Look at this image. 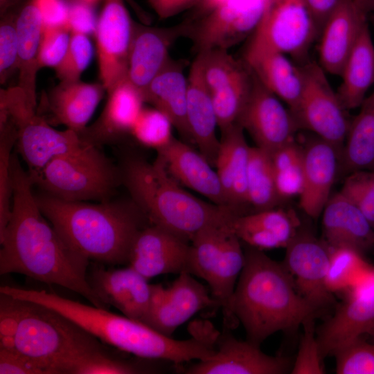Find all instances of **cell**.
<instances>
[{"label":"cell","instance_id":"cell-5","mask_svg":"<svg viewBox=\"0 0 374 374\" xmlns=\"http://www.w3.org/2000/svg\"><path fill=\"white\" fill-rule=\"evenodd\" d=\"M119 168L122 184L150 223L189 242L202 229L239 215L187 192L157 159L151 163L139 156H128Z\"/></svg>","mask_w":374,"mask_h":374},{"label":"cell","instance_id":"cell-12","mask_svg":"<svg viewBox=\"0 0 374 374\" xmlns=\"http://www.w3.org/2000/svg\"><path fill=\"white\" fill-rule=\"evenodd\" d=\"M267 0H222L190 19V37L198 53L228 50L254 31Z\"/></svg>","mask_w":374,"mask_h":374},{"label":"cell","instance_id":"cell-56","mask_svg":"<svg viewBox=\"0 0 374 374\" xmlns=\"http://www.w3.org/2000/svg\"><path fill=\"white\" fill-rule=\"evenodd\" d=\"M364 6L367 13L374 12V0H364Z\"/></svg>","mask_w":374,"mask_h":374},{"label":"cell","instance_id":"cell-2","mask_svg":"<svg viewBox=\"0 0 374 374\" xmlns=\"http://www.w3.org/2000/svg\"><path fill=\"white\" fill-rule=\"evenodd\" d=\"M244 256L231 308L248 341L260 346L278 331L294 330L314 319L320 310L299 293L283 264L250 246Z\"/></svg>","mask_w":374,"mask_h":374},{"label":"cell","instance_id":"cell-44","mask_svg":"<svg viewBox=\"0 0 374 374\" xmlns=\"http://www.w3.org/2000/svg\"><path fill=\"white\" fill-rule=\"evenodd\" d=\"M88 35L71 32L68 49L61 62L54 68L60 82L80 80V75L89 64L93 47Z\"/></svg>","mask_w":374,"mask_h":374},{"label":"cell","instance_id":"cell-15","mask_svg":"<svg viewBox=\"0 0 374 374\" xmlns=\"http://www.w3.org/2000/svg\"><path fill=\"white\" fill-rule=\"evenodd\" d=\"M237 123L250 134L256 147L270 154L294 141L299 129L290 110L253 74L249 98Z\"/></svg>","mask_w":374,"mask_h":374},{"label":"cell","instance_id":"cell-14","mask_svg":"<svg viewBox=\"0 0 374 374\" xmlns=\"http://www.w3.org/2000/svg\"><path fill=\"white\" fill-rule=\"evenodd\" d=\"M211 306L219 305L206 286L183 271L169 287L153 285L150 307L141 322L171 337L195 314Z\"/></svg>","mask_w":374,"mask_h":374},{"label":"cell","instance_id":"cell-34","mask_svg":"<svg viewBox=\"0 0 374 374\" xmlns=\"http://www.w3.org/2000/svg\"><path fill=\"white\" fill-rule=\"evenodd\" d=\"M16 26L19 41L17 86L37 105L36 79L39 70L38 53L44 23L35 0H30L20 10L17 15Z\"/></svg>","mask_w":374,"mask_h":374},{"label":"cell","instance_id":"cell-48","mask_svg":"<svg viewBox=\"0 0 374 374\" xmlns=\"http://www.w3.org/2000/svg\"><path fill=\"white\" fill-rule=\"evenodd\" d=\"M0 25V80L4 83L17 71L19 41L17 15H3Z\"/></svg>","mask_w":374,"mask_h":374},{"label":"cell","instance_id":"cell-28","mask_svg":"<svg viewBox=\"0 0 374 374\" xmlns=\"http://www.w3.org/2000/svg\"><path fill=\"white\" fill-rule=\"evenodd\" d=\"M321 215L323 242L329 248L349 247L363 253L374 246V228L340 192L330 196Z\"/></svg>","mask_w":374,"mask_h":374},{"label":"cell","instance_id":"cell-13","mask_svg":"<svg viewBox=\"0 0 374 374\" xmlns=\"http://www.w3.org/2000/svg\"><path fill=\"white\" fill-rule=\"evenodd\" d=\"M346 292L345 300L319 330L317 339L322 359L374 332V267Z\"/></svg>","mask_w":374,"mask_h":374},{"label":"cell","instance_id":"cell-42","mask_svg":"<svg viewBox=\"0 0 374 374\" xmlns=\"http://www.w3.org/2000/svg\"><path fill=\"white\" fill-rule=\"evenodd\" d=\"M202 59L206 85L213 92L240 74L247 66L233 57L227 50L214 49L198 53Z\"/></svg>","mask_w":374,"mask_h":374},{"label":"cell","instance_id":"cell-29","mask_svg":"<svg viewBox=\"0 0 374 374\" xmlns=\"http://www.w3.org/2000/svg\"><path fill=\"white\" fill-rule=\"evenodd\" d=\"M215 166L229 206L239 215L248 204L247 172L250 146L238 123L221 132Z\"/></svg>","mask_w":374,"mask_h":374},{"label":"cell","instance_id":"cell-39","mask_svg":"<svg viewBox=\"0 0 374 374\" xmlns=\"http://www.w3.org/2000/svg\"><path fill=\"white\" fill-rule=\"evenodd\" d=\"M330 249V262L326 285L331 292L346 291L371 267L362 253L349 247Z\"/></svg>","mask_w":374,"mask_h":374},{"label":"cell","instance_id":"cell-38","mask_svg":"<svg viewBox=\"0 0 374 374\" xmlns=\"http://www.w3.org/2000/svg\"><path fill=\"white\" fill-rule=\"evenodd\" d=\"M253 82L249 67L221 88L211 92L221 132L238 122L247 102Z\"/></svg>","mask_w":374,"mask_h":374},{"label":"cell","instance_id":"cell-36","mask_svg":"<svg viewBox=\"0 0 374 374\" xmlns=\"http://www.w3.org/2000/svg\"><path fill=\"white\" fill-rule=\"evenodd\" d=\"M247 199L254 212L276 208L283 201L277 191L271 154L256 146L250 147Z\"/></svg>","mask_w":374,"mask_h":374},{"label":"cell","instance_id":"cell-26","mask_svg":"<svg viewBox=\"0 0 374 374\" xmlns=\"http://www.w3.org/2000/svg\"><path fill=\"white\" fill-rule=\"evenodd\" d=\"M186 114L192 142L208 161L215 166L220 147L216 134L217 119L199 55L192 63L188 76Z\"/></svg>","mask_w":374,"mask_h":374},{"label":"cell","instance_id":"cell-33","mask_svg":"<svg viewBox=\"0 0 374 374\" xmlns=\"http://www.w3.org/2000/svg\"><path fill=\"white\" fill-rule=\"evenodd\" d=\"M337 91L346 110L359 107L374 84V44L368 22L348 55L341 73Z\"/></svg>","mask_w":374,"mask_h":374},{"label":"cell","instance_id":"cell-25","mask_svg":"<svg viewBox=\"0 0 374 374\" xmlns=\"http://www.w3.org/2000/svg\"><path fill=\"white\" fill-rule=\"evenodd\" d=\"M98 119L80 134L82 140L99 148L130 133L145 100L141 91L127 79L110 92Z\"/></svg>","mask_w":374,"mask_h":374},{"label":"cell","instance_id":"cell-30","mask_svg":"<svg viewBox=\"0 0 374 374\" xmlns=\"http://www.w3.org/2000/svg\"><path fill=\"white\" fill-rule=\"evenodd\" d=\"M232 226L241 242L263 251L286 248L299 232L300 222L294 211L274 208L238 215Z\"/></svg>","mask_w":374,"mask_h":374},{"label":"cell","instance_id":"cell-51","mask_svg":"<svg viewBox=\"0 0 374 374\" xmlns=\"http://www.w3.org/2000/svg\"><path fill=\"white\" fill-rule=\"evenodd\" d=\"M97 23L98 19L90 3L80 1L69 6L67 26L71 32L95 35Z\"/></svg>","mask_w":374,"mask_h":374},{"label":"cell","instance_id":"cell-53","mask_svg":"<svg viewBox=\"0 0 374 374\" xmlns=\"http://www.w3.org/2000/svg\"><path fill=\"white\" fill-rule=\"evenodd\" d=\"M201 0H148V3L162 19L172 17L182 11L197 6Z\"/></svg>","mask_w":374,"mask_h":374},{"label":"cell","instance_id":"cell-55","mask_svg":"<svg viewBox=\"0 0 374 374\" xmlns=\"http://www.w3.org/2000/svg\"><path fill=\"white\" fill-rule=\"evenodd\" d=\"M20 0H0L1 15H5L9 8L18 3Z\"/></svg>","mask_w":374,"mask_h":374},{"label":"cell","instance_id":"cell-23","mask_svg":"<svg viewBox=\"0 0 374 374\" xmlns=\"http://www.w3.org/2000/svg\"><path fill=\"white\" fill-rule=\"evenodd\" d=\"M367 12L357 0H341L320 33L319 64L326 72L340 76L361 30Z\"/></svg>","mask_w":374,"mask_h":374},{"label":"cell","instance_id":"cell-31","mask_svg":"<svg viewBox=\"0 0 374 374\" xmlns=\"http://www.w3.org/2000/svg\"><path fill=\"white\" fill-rule=\"evenodd\" d=\"M105 91L103 84L60 82L48 98L50 118L47 121L51 125H64L80 135L87 127Z\"/></svg>","mask_w":374,"mask_h":374},{"label":"cell","instance_id":"cell-22","mask_svg":"<svg viewBox=\"0 0 374 374\" xmlns=\"http://www.w3.org/2000/svg\"><path fill=\"white\" fill-rule=\"evenodd\" d=\"M157 152V159L177 182L201 194L216 205L231 208L216 170L199 151L191 148L186 141L173 137Z\"/></svg>","mask_w":374,"mask_h":374},{"label":"cell","instance_id":"cell-27","mask_svg":"<svg viewBox=\"0 0 374 374\" xmlns=\"http://www.w3.org/2000/svg\"><path fill=\"white\" fill-rule=\"evenodd\" d=\"M244 59L261 84L285 102L292 112L298 103L303 87L301 65L294 64L278 51L250 44Z\"/></svg>","mask_w":374,"mask_h":374},{"label":"cell","instance_id":"cell-37","mask_svg":"<svg viewBox=\"0 0 374 374\" xmlns=\"http://www.w3.org/2000/svg\"><path fill=\"white\" fill-rule=\"evenodd\" d=\"M271 159L281 199L300 196L304 186L303 147L294 141L273 152Z\"/></svg>","mask_w":374,"mask_h":374},{"label":"cell","instance_id":"cell-32","mask_svg":"<svg viewBox=\"0 0 374 374\" xmlns=\"http://www.w3.org/2000/svg\"><path fill=\"white\" fill-rule=\"evenodd\" d=\"M183 64L170 59L144 90L143 96L145 103L170 118L184 141L192 142L186 114L188 78Z\"/></svg>","mask_w":374,"mask_h":374},{"label":"cell","instance_id":"cell-10","mask_svg":"<svg viewBox=\"0 0 374 374\" xmlns=\"http://www.w3.org/2000/svg\"><path fill=\"white\" fill-rule=\"evenodd\" d=\"M303 87L296 107L291 112L299 129H305L329 142L340 152L350 121L326 71L314 62L301 64Z\"/></svg>","mask_w":374,"mask_h":374},{"label":"cell","instance_id":"cell-57","mask_svg":"<svg viewBox=\"0 0 374 374\" xmlns=\"http://www.w3.org/2000/svg\"><path fill=\"white\" fill-rule=\"evenodd\" d=\"M80 1H84V2L89 3H91V2H93V1H95L96 0H80Z\"/></svg>","mask_w":374,"mask_h":374},{"label":"cell","instance_id":"cell-18","mask_svg":"<svg viewBox=\"0 0 374 374\" xmlns=\"http://www.w3.org/2000/svg\"><path fill=\"white\" fill-rule=\"evenodd\" d=\"M191 30L190 20L165 28L150 27L134 22L126 79L143 94L171 59L169 53L172 44L183 36L190 37Z\"/></svg>","mask_w":374,"mask_h":374},{"label":"cell","instance_id":"cell-59","mask_svg":"<svg viewBox=\"0 0 374 374\" xmlns=\"http://www.w3.org/2000/svg\"><path fill=\"white\" fill-rule=\"evenodd\" d=\"M373 334H374V332H373Z\"/></svg>","mask_w":374,"mask_h":374},{"label":"cell","instance_id":"cell-50","mask_svg":"<svg viewBox=\"0 0 374 374\" xmlns=\"http://www.w3.org/2000/svg\"><path fill=\"white\" fill-rule=\"evenodd\" d=\"M0 374H52L44 364L23 355L0 348Z\"/></svg>","mask_w":374,"mask_h":374},{"label":"cell","instance_id":"cell-58","mask_svg":"<svg viewBox=\"0 0 374 374\" xmlns=\"http://www.w3.org/2000/svg\"><path fill=\"white\" fill-rule=\"evenodd\" d=\"M362 6L363 8H364V0H357ZM365 9V8H364Z\"/></svg>","mask_w":374,"mask_h":374},{"label":"cell","instance_id":"cell-17","mask_svg":"<svg viewBox=\"0 0 374 374\" xmlns=\"http://www.w3.org/2000/svg\"><path fill=\"white\" fill-rule=\"evenodd\" d=\"M283 263L299 293L320 310L335 302L326 285L330 249L323 242L305 231L297 233L287 246Z\"/></svg>","mask_w":374,"mask_h":374},{"label":"cell","instance_id":"cell-3","mask_svg":"<svg viewBox=\"0 0 374 374\" xmlns=\"http://www.w3.org/2000/svg\"><path fill=\"white\" fill-rule=\"evenodd\" d=\"M35 197L41 211L64 240L96 262L128 265L136 235L150 224L132 199L90 203L63 200L46 193Z\"/></svg>","mask_w":374,"mask_h":374},{"label":"cell","instance_id":"cell-21","mask_svg":"<svg viewBox=\"0 0 374 374\" xmlns=\"http://www.w3.org/2000/svg\"><path fill=\"white\" fill-rule=\"evenodd\" d=\"M95 293L107 306L112 305L128 318L142 321L152 296L153 285L133 267L105 269L94 265L87 275Z\"/></svg>","mask_w":374,"mask_h":374},{"label":"cell","instance_id":"cell-47","mask_svg":"<svg viewBox=\"0 0 374 374\" xmlns=\"http://www.w3.org/2000/svg\"><path fill=\"white\" fill-rule=\"evenodd\" d=\"M71 32L67 26L44 28L38 53L39 69L55 68L68 49Z\"/></svg>","mask_w":374,"mask_h":374},{"label":"cell","instance_id":"cell-9","mask_svg":"<svg viewBox=\"0 0 374 374\" xmlns=\"http://www.w3.org/2000/svg\"><path fill=\"white\" fill-rule=\"evenodd\" d=\"M0 121L12 123L17 130L16 145L33 175L54 158L83 143L79 134L57 130L37 112V105L18 86L1 89Z\"/></svg>","mask_w":374,"mask_h":374},{"label":"cell","instance_id":"cell-20","mask_svg":"<svg viewBox=\"0 0 374 374\" xmlns=\"http://www.w3.org/2000/svg\"><path fill=\"white\" fill-rule=\"evenodd\" d=\"M190 242L159 226L149 224L136 235L128 265L147 279L186 271Z\"/></svg>","mask_w":374,"mask_h":374},{"label":"cell","instance_id":"cell-4","mask_svg":"<svg viewBox=\"0 0 374 374\" xmlns=\"http://www.w3.org/2000/svg\"><path fill=\"white\" fill-rule=\"evenodd\" d=\"M0 292L46 306L98 339L141 358L179 365L194 359L201 360L208 354L207 341L196 334L188 339L177 340L141 321L45 290L3 285Z\"/></svg>","mask_w":374,"mask_h":374},{"label":"cell","instance_id":"cell-24","mask_svg":"<svg viewBox=\"0 0 374 374\" xmlns=\"http://www.w3.org/2000/svg\"><path fill=\"white\" fill-rule=\"evenodd\" d=\"M302 147L304 186L299 204L307 215L317 219L331 196L339 170L341 152L332 144L317 136Z\"/></svg>","mask_w":374,"mask_h":374},{"label":"cell","instance_id":"cell-16","mask_svg":"<svg viewBox=\"0 0 374 374\" xmlns=\"http://www.w3.org/2000/svg\"><path fill=\"white\" fill-rule=\"evenodd\" d=\"M134 24L123 0H105L95 35L100 77L107 93L126 79Z\"/></svg>","mask_w":374,"mask_h":374},{"label":"cell","instance_id":"cell-49","mask_svg":"<svg viewBox=\"0 0 374 374\" xmlns=\"http://www.w3.org/2000/svg\"><path fill=\"white\" fill-rule=\"evenodd\" d=\"M305 330L301 338L295 362L292 370L293 374H322V364L318 341L314 330V319L303 324Z\"/></svg>","mask_w":374,"mask_h":374},{"label":"cell","instance_id":"cell-52","mask_svg":"<svg viewBox=\"0 0 374 374\" xmlns=\"http://www.w3.org/2000/svg\"><path fill=\"white\" fill-rule=\"evenodd\" d=\"M40 10L44 28L67 26L69 6L64 0H35Z\"/></svg>","mask_w":374,"mask_h":374},{"label":"cell","instance_id":"cell-8","mask_svg":"<svg viewBox=\"0 0 374 374\" xmlns=\"http://www.w3.org/2000/svg\"><path fill=\"white\" fill-rule=\"evenodd\" d=\"M233 221L211 224L196 233L190 241L186 267V272L208 283L212 296L222 308L224 324L229 328L238 322L231 304L245 261Z\"/></svg>","mask_w":374,"mask_h":374},{"label":"cell","instance_id":"cell-6","mask_svg":"<svg viewBox=\"0 0 374 374\" xmlns=\"http://www.w3.org/2000/svg\"><path fill=\"white\" fill-rule=\"evenodd\" d=\"M98 339L59 312L0 293V348L31 358L60 374V366L101 346Z\"/></svg>","mask_w":374,"mask_h":374},{"label":"cell","instance_id":"cell-40","mask_svg":"<svg viewBox=\"0 0 374 374\" xmlns=\"http://www.w3.org/2000/svg\"><path fill=\"white\" fill-rule=\"evenodd\" d=\"M143 371L136 364L112 357L103 346L70 359L60 368V374H134Z\"/></svg>","mask_w":374,"mask_h":374},{"label":"cell","instance_id":"cell-11","mask_svg":"<svg viewBox=\"0 0 374 374\" xmlns=\"http://www.w3.org/2000/svg\"><path fill=\"white\" fill-rule=\"evenodd\" d=\"M318 36L305 0H267L249 44L268 47L303 62Z\"/></svg>","mask_w":374,"mask_h":374},{"label":"cell","instance_id":"cell-43","mask_svg":"<svg viewBox=\"0 0 374 374\" xmlns=\"http://www.w3.org/2000/svg\"><path fill=\"white\" fill-rule=\"evenodd\" d=\"M17 132L11 127L0 130V235L10 218L12 201L11 172L12 150L16 145Z\"/></svg>","mask_w":374,"mask_h":374},{"label":"cell","instance_id":"cell-45","mask_svg":"<svg viewBox=\"0 0 374 374\" xmlns=\"http://www.w3.org/2000/svg\"><path fill=\"white\" fill-rule=\"evenodd\" d=\"M334 355L337 374H374V344L361 337L343 346Z\"/></svg>","mask_w":374,"mask_h":374},{"label":"cell","instance_id":"cell-19","mask_svg":"<svg viewBox=\"0 0 374 374\" xmlns=\"http://www.w3.org/2000/svg\"><path fill=\"white\" fill-rule=\"evenodd\" d=\"M288 367L286 359L267 355L260 346L238 340L224 332L220 333L211 356L184 371L186 374H283Z\"/></svg>","mask_w":374,"mask_h":374},{"label":"cell","instance_id":"cell-35","mask_svg":"<svg viewBox=\"0 0 374 374\" xmlns=\"http://www.w3.org/2000/svg\"><path fill=\"white\" fill-rule=\"evenodd\" d=\"M350 121L340 155L339 170L346 174L374 170V90Z\"/></svg>","mask_w":374,"mask_h":374},{"label":"cell","instance_id":"cell-54","mask_svg":"<svg viewBox=\"0 0 374 374\" xmlns=\"http://www.w3.org/2000/svg\"><path fill=\"white\" fill-rule=\"evenodd\" d=\"M341 0H305L319 34Z\"/></svg>","mask_w":374,"mask_h":374},{"label":"cell","instance_id":"cell-7","mask_svg":"<svg viewBox=\"0 0 374 374\" xmlns=\"http://www.w3.org/2000/svg\"><path fill=\"white\" fill-rule=\"evenodd\" d=\"M29 177L33 186L66 201H107L122 184L120 168L114 165L101 148L84 141Z\"/></svg>","mask_w":374,"mask_h":374},{"label":"cell","instance_id":"cell-41","mask_svg":"<svg viewBox=\"0 0 374 374\" xmlns=\"http://www.w3.org/2000/svg\"><path fill=\"white\" fill-rule=\"evenodd\" d=\"M173 127L170 118L160 110L143 107L130 134L141 145L157 151L174 137Z\"/></svg>","mask_w":374,"mask_h":374},{"label":"cell","instance_id":"cell-1","mask_svg":"<svg viewBox=\"0 0 374 374\" xmlns=\"http://www.w3.org/2000/svg\"><path fill=\"white\" fill-rule=\"evenodd\" d=\"M12 201L9 222L0 235V274L17 273L57 285L108 309L88 280L89 260L73 249L41 211L19 157H11Z\"/></svg>","mask_w":374,"mask_h":374},{"label":"cell","instance_id":"cell-46","mask_svg":"<svg viewBox=\"0 0 374 374\" xmlns=\"http://www.w3.org/2000/svg\"><path fill=\"white\" fill-rule=\"evenodd\" d=\"M339 192L359 208L374 228V170L348 174Z\"/></svg>","mask_w":374,"mask_h":374}]
</instances>
